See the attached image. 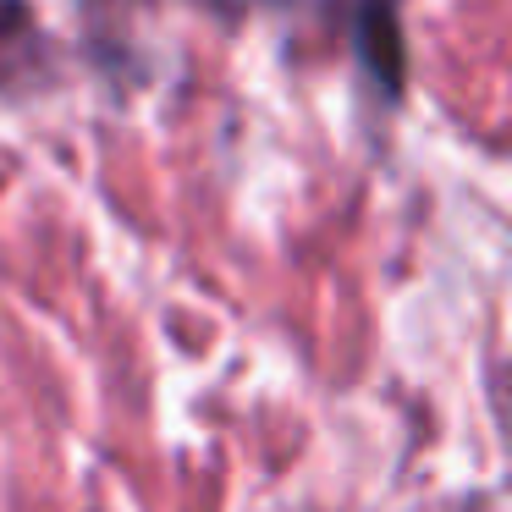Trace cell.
Returning a JSON list of instances; mask_svg holds the SVG:
<instances>
[{
    "instance_id": "2",
    "label": "cell",
    "mask_w": 512,
    "mask_h": 512,
    "mask_svg": "<svg viewBox=\"0 0 512 512\" xmlns=\"http://www.w3.org/2000/svg\"><path fill=\"white\" fill-rule=\"evenodd\" d=\"M39 39V17L28 0H0V83L17 72V56Z\"/></svg>"
},
{
    "instance_id": "1",
    "label": "cell",
    "mask_w": 512,
    "mask_h": 512,
    "mask_svg": "<svg viewBox=\"0 0 512 512\" xmlns=\"http://www.w3.org/2000/svg\"><path fill=\"white\" fill-rule=\"evenodd\" d=\"M353 39L364 56L369 78L386 94L402 89V34H397V0H358L353 12Z\"/></svg>"
}]
</instances>
